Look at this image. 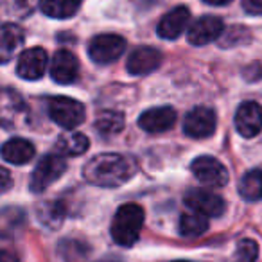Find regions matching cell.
Here are the masks:
<instances>
[{"instance_id": "19", "label": "cell", "mask_w": 262, "mask_h": 262, "mask_svg": "<svg viewBox=\"0 0 262 262\" xmlns=\"http://www.w3.org/2000/svg\"><path fill=\"white\" fill-rule=\"evenodd\" d=\"M22 43L24 31L15 24H2L0 27V65H6Z\"/></svg>"}, {"instance_id": "28", "label": "cell", "mask_w": 262, "mask_h": 262, "mask_svg": "<svg viewBox=\"0 0 262 262\" xmlns=\"http://www.w3.org/2000/svg\"><path fill=\"white\" fill-rule=\"evenodd\" d=\"M243 9L250 15L262 16V0H241Z\"/></svg>"}, {"instance_id": "2", "label": "cell", "mask_w": 262, "mask_h": 262, "mask_svg": "<svg viewBox=\"0 0 262 262\" xmlns=\"http://www.w3.org/2000/svg\"><path fill=\"white\" fill-rule=\"evenodd\" d=\"M144 226V208L137 203H126L119 207L113 215L110 233L119 246L129 248L139 241L140 230Z\"/></svg>"}, {"instance_id": "20", "label": "cell", "mask_w": 262, "mask_h": 262, "mask_svg": "<svg viewBox=\"0 0 262 262\" xmlns=\"http://www.w3.org/2000/svg\"><path fill=\"white\" fill-rule=\"evenodd\" d=\"M26 225V212L20 207H4L0 208V237L13 239L22 232Z\"/></svg>"}, {"instance_id": "10", "label": "cell", "mask_w": 262, "mask_h": 262, "mask_svg": "<svg viewBox=\"0 0 262 262\" xmlns=\"http://www.w3.org/2000/svg\"><path fill=\"white\" fill-rule=\"evenodd\" d=\"M223 33H225V24H223V20L214 15H205V16H201V18H198L196 22L189 27L187 40H189L190 45L203 47V45L215 41Z\"/></svg>"}, {"instance_id": "14", "label": "cell", "mask_w": 262, "mask_h": 262, "mask_svg": "<svg viewBox=\"0 0 262 262\" xmlns=\"http://www.w3.org/2000/svg\"><path fill=\"white\" fill-rule=\"evenodd\" d=\"M190 20V11L185 6H178V8L171 9L167 15L162 16L160 24L157 27V33L164 40H176L183 34L187 29Z\"/></svg>"}, {"instance_id": "21", "label": "cell", "mask_w": 262, "mask_h": 262, "mask_svg": "<svg viewBox=\"0 0 262 262\" xmlns=\"http://www.w3.org/2000/svg\"><path fill=\"white\" fill-rule=\"evenodd\" d=\"M88 146H90L88 137L79 131H65L56 142V149L65 157H79L88 149Z\"/></svg>"}, {"instance_id": "26", "label": "cell", "mask_w": 262, "mask_h": 262, "mask_svg": "<svg viewBox=\"0 0 262 262\" xmlns=\"http://www.w3.org/2000/svg\"><path fill=\"white\" fill-rule=\"evenodd\" d=\"M208 230V217L201 214H183L180 217V232L185 237H200Z\"/></svg>"}, {"instance_id": "4", "label": "cell", "mask_w": 262, "mask_h": 262, "mask_svg": "<svg viewBox=\"0 0 262 262\" xmlns=\"http://www.w3.org/2000/svg\"><path fill=\"white\" fill-rule=\"evenodd\" d=\"M29 117L24 97L13 88H2L0 90V126L6 129H16L24 126Z\"/></svg>"}, {"instance_id": "7", "label": "cell", "mask_w": 262, "mask_h": 262, "mask_svg": "<svg viewBox=\"0 0 262 262\" xmlns=\"http://www.w3.org/2000/svg\"><path fill=\"white\" fill-rule=\"evenodd\" d=\"M190 171L196 176L198 182L212 187V189H221L230 180L226 167L214 157H198L190 164Z\"/></svg>"}, {"instance_id": "16", "label": "cell", "mask_w": 262, "mask_h": 262, "mask_svg": "<svg viewBox=\"0 0 262 262\" xmlns=\"http://www.w3.org/2000/svg\"><path fill=\"white\" fill-rule=\"evenodd\" d=\"M79 74V63L77 58L70 51H58L51 63V76L56 83L70 84L77 79Z\"/></svg>"}, {"instance_id": "5", "label": "cell", "mask_w": 262, "mask_h": 262, "mask_svg": "<svg viewBox=\"0 0 262 262\" xmlns=\"http://www.w3.org/2000/svg\"><path fill=\"white\" fill-rule=\"evenodd\" d=\"M84 106L79 101L70 97H52L49 99V117L63 129H74L84 120Z\"/></svg>"}, {"instance_id": "22", "label": "cell", "mask_w": 262, "mask_h": 262, "mask_svg": "<svg viewBox=\"0 0 262 262\" xmlns=\"http://www.w3.org/2000/svg\"><path fill=\"white\" fill-rule=\"evenodd\" d=\"M81 2L83 0H45L41 4V13L51 18L67 20L79 11Z\"/></svg>"}, {"instance_id": "29", "label": "cell", "mask_w": 262, "mask_h": 262, "mask_svg": "<svg viewBox=\"0 0 262 262\" xmlns=\"http://www.w3.org/2000/svg\"><path fill=\"white\" fill-rule=\"evenodd\" d=\"M11 187H13V178L9 174V171L4 167H0V196L8 192Z\"/></svg>"}, {"instance_id": "25", "label": "cell", "mask_w": 262, "mask_h": 262, "mask_svg": "<svg viewBox=\"0 0 262 262\" xmlns=\"http://www.w3.org/2000/svg\"><path fill=\"white\" fill-rule=\"evenodd\" d=\"M124 127V115L120 112H113V110H104L97 115L95 119V129L104 137L117 135Z\"/></svg>"}, {"instance_id": "9", "label": "cell", "mask_w": 262, "mask_h": 262, "mask_svg": "<svg viewBox=\"0 0 262 262\" xmlns=\"http://www.w3.org/2000/svg\"><path fill=\"white\" fill-rule=\"evenodd\" d=\"M215 126H217V117L214 110L198 106L190 110L183 120V133L190 139H207L214 135Z\"/></svg>"}, {"instance_id": "24", "label": "cell", "mask_w": 262, "mask_h": 262, "mask_svg": "<svg viewBox=\"0 0 262 262\" xmlns=\"http://www.w3.org/2000/svg\"><path fill=\"white\" fill-rule=\"evenodd\" d=\"M239 194L246 201L262 200V171L253 169L246 172L239 182Z\"/></svg>"}, {"instance_id": "27", "label": "cell", "mask_w": 262, "mask_h": 262, "mask_svg": "<svg viewBox=\"0 0 262 262\" xmlns=\"http://www.w3.org/2000/svg\"><path fill=\"white\" fill-rule=\"evenodd\" d=\"M258 257V246L255 241L243 239L237 244V262H255Z\"/></svg>"}, {"instance_id": "30", "label": "cell", "mask_w": 262, "mask_h": 262, "mask_svg": "<svg viewBox=\"0 0 262 262\" xmlns=\"http://www.w3.org/2000/svg\"><path fill=\"white\" fill-rule=\"evenodd\" d=\"M0 262H18V258L13 253H9V251L0 250Z\"/></svg>"}, {"instance_id": "23", "label": "cell", "mask_w": 262, "mask_h": 262, "mask_svg": "<svg viewBox=\"0 0 262 262\" xmlns=\"http://www.w3.org/2000/svg\"><path fill=\"white\" fill-rule=\"evenodd\" d=\"M36 212L41 225H45L51 230H58L65 219V208L59 201H45L36 208Z\"/></svg>"}, {"instance_id": "11", "label": "cell", "mask_w": 262, "mask_h": 262, "mask_svg": "<svg viewBox=\"0 0 262 262\" xmlns=\"http://www.w3.org/2000/svg\"><path fill=\"white\" fill-rule=\"evenodd\" d=\"M235 127L244 139L257 137L262 129V106L255 101H246L235 112Z\"/></svg>"}, {"instance_id": "31", "label": "cell", "mask_w": 262, "mask_h": 262, "mask_svg": "<svg viewBox=\"0 0 262 262\" xmlns=\"http://www.w3.org/2000/svg\"><path fill=\"white\" fill-rule=\"evenodd\" d=\"M203 2L208 6H226V4H230L232 0H203Z\"/></svg>"}, {"instance_id": "18", "label": "cell", "mask_w": 262, "mask_h": 262, "mask_svg": "<svg viewBox=\"0 0 262 262\" xmlns=\"http://www.w3.org/2000/svg\"><path fill=\"white\" fill-rule=\"evenodd\" d=\"M36 155L34 146L26 139H11L4 142V146L0 147V157L8 164L13 165H26Z\"/></svg>"}, {"instance_id": "15", "label": "cell", "mask_w": 262, "mask_h": 262, "mask_svg": "<svg viewBox=\"0 0 262 262\" xmlns=\"http://www.w3.org/2000/svg\"><path fill=\"white\" fill-rule=\"evenodd\" d=\"M176 122V112L171 106H160V108L146 110L139 117V126L147 133H164L171 129Z\"/></svg>"}, {"instance_id": "12", "label": "cell", "mask_w": 262, "mask_h": 262, "mask_svg": "<svg viewBox=\"0 0 262 262\" xmlns=\"http://www.w3.org/2000/svg\"><path fill=\"white\" fill-rule=\"evenodd\" d=\"M47 52L41 47L27 49L20 54L18 63H16V74L22 79L36 81L43 76L45 69H47Z\"/></svg>"}, {"instance_id": "3", "label": "cell", "mask_w": 262, "mask_h": 262, "mask_svg": "<svg viewBox=\"0 0 262 262\" xmlns=\"http://www.w3.org/2000/svg\"><path fill=\"white\" fill-rule=\"evenodd\" d=\"M67 171V162L63 160V157L54 153H49L41 158L36 164L34 171L31 172L29 180V189L34 194H41L43 190H47L56 180L61 178V174Z\"/></svg>"}, {"instance_id": "17", "label": "cell", "mask_w": 262, "mask_h": 262, "mask_svg": "<svg viewBox=\"0 0 262 262\" xmlns=\"http://www.w3.org/2000/svg\"><path fill=\"white\" fill-rule=\"evenodd\" d=\"M43 0H0V22L15 24L27 18Z\"/></svg>"}, {"instance_id": "32", "label": "cell", "mask_w": 262, "mask_h": 262, "mask_svg": "<svg viewBox=\"0 0 262 262\" xmlns=\"http://www.w3.org/2000/svg\"><path fill=\"white\" fill-rule=\"evenodd\" d=\"M174 262H192V260H174Z\"/></svg>"}, {"instance_id": "1", "label": "cell", "mask_w": 262, "mask_h": 262, "mask_svg": "<svg viewBox=\"0 0 262 262\" xmlns=\"http://www.w3.org/2000/svg\"><path fill=\"white\" fill-rule=\"evenodd\" d=\"M137 172L133 158L119 153H102L86 162L83 176L88 183L102 189H115L129 182Z\"/></svg>"}, {"instance_id": "8", "label": "cell", "mask_w": 262, "mask_h": 262, "mask_svg": "<svg viewBox=\"0 0 262 262\" xmlns=\"http://www.w3.org/2000/svg\"><path fill=\"white\" fill-rule=\"evenodd\" d=\"M185 205L196 214H201L205 217H221L225 214L226 203L221 196L207 189H192L183 198Z\"/></svg>"}, {"instance_id": "13", "label": "cell", "mask_w": 262, "mask_h": 262, "mask_svg": "<svg viewBox=\"0 0 262 262\" xmlns=\"http://www.w3.org/2000/svg\"><path fill=\"white\" fill-rule=\"evenodd\" d=\"M162 65V52L155 47H139L131 52L126 70L131 76H147Z\"/></svg>"}, {"instance_id": "6", "label": "cell", "mask_w": 262, "mask_h": 262, "mask_svg": "<svg viewBox=\"0 0 262 262\" xmlns=\"http://www.w3.org/2000/svg\"><path fill=\"white\" fill-rule=\"evenodd\" d=\"M126 51V40L119 34H99L88 43V56L97 65L117 61Z\"/></svg>"}]
</instances>
